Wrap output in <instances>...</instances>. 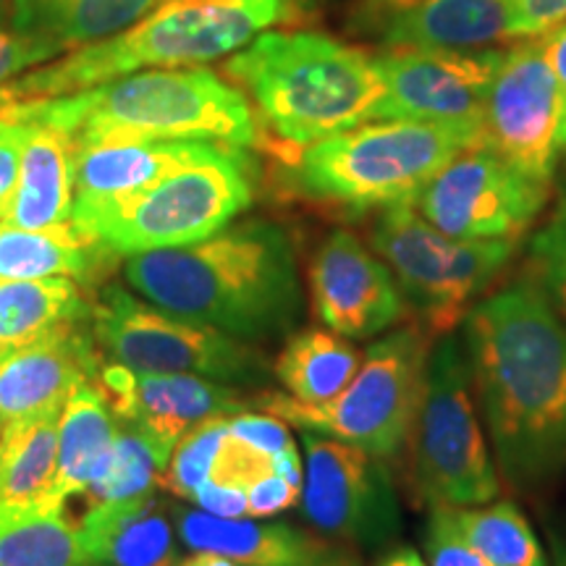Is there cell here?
I'll return each mask as SVG.
<instances>
[{"label": "cell", "instance_id": "obj_1", "mask_svg": "<svg viewBox=\"0 0 566 566\" xmlns=\"http://www.w3.org/2000/svg\"><path fill=\"white\" fill-rule=\"evenodd\" d=\"M462 349L495 467L516 491L566 475V323L535 283L501 289L467 313Z\"/></svg>", "mask_w": 566, "mask_h": 566}, {"label": "cell", "instance_id": "obj_2", "mask_svg": "<svg viewBox=\"0 0 566 566\" xmlns=\"http://www.w3.org/2000/svg\"><path fill=\"white\" fill-rule=\"evenodd\" d=\"M124 275L155 307L244 342L292 334L304 310L292 239L263 218L197 244L132 254Z\"/></svg>", "mask_w": 566, "mask_h": 566}, {"label": "cell", "instance_id": "obj_3", "mask_svg": "<svg viewBox=\"0 0 566 566\" xmlns=\"http://www.w3.org/2000/svg\"><path fill=\"white\" fill-rule=\"evenodd\" d=\"M0 116L51 126L74 147L101 142H216L260 145V122L237 84L202 66L147 69L97 87L13 103Z\"/></svg>", "mask_w": 566, "mask_h": 566}, {"label": "cell", "instance_id": "obj_4", "mask_svg": "<svg viewBox=\"0 0 566 566\" xmlns=\"http://www.w3.org/2000/svg\"><path fill=\"white\" fill-rule=\"evenodd\" d=\"M223 71L294 150L375 122L386 92L378 53L313 30L258 34Z\"/></svg>", "mask_w": 566, "mask_h": 566}, {"label": "cell", "instance_id": "obj_5", "mask_svg": "<svg viewBox=\"0 0 566 566\" xmlns=\"http://www.w3.org/2000/svg\"><path fill=\"white\" fill-rule=\"evenodd\" d=\"M294 9L296 0H166L129 30L76 48L3 84L0 111L13 103L71 95L137 71L229 59L258 34L286 21Z\"/></svg>", "mask_w": 566, "mask_h": 566}, {"label": "cell", "instance_id": "obj_6", "mask_svg": "<svg viewBox=\"0 0 566 566\" xmlns=\"http://www.w3.org/2000/svg\"><path fill=\"white\" fill-rule=\"evenodd\" d=\"M254 200V163L244 147L212 145L139 192L74 202L71 223L113 258L197 244L231 226Z\"/></svg>", "mask_w": 566, "mask_h": 566}, {"label": "cell", "instance_id": "obj_7", "mask_svg": "<svg viewBox=\"0 0 566 566\" xmlns=\"http://www.w3.org/2000/svg\"><path fill=\"white\" fill-rule=\"evenodd\" d=\"M467 147L483 142L449 126L380 118L302 147L292 184L310 200L352 210L415 205L424 184Z\"/></svg>", "mask_w": 566, "mask_h": 566}, {"label": "cell", "instance_id": "obj_8", "mask_svg": "<svg viewBox=\"0 0 566 566\" xmlns=\"http://www.w3.org/2000/svg\"><path fill=\"white\" fill-rule=\"evenodd\" d=\"M428 357V334L409 325L367 346L363 365L336 399L302 405L289 394L265 391L252 396V407L302 430L338 438L367 454L388 459L405 449L412 433Z\"/></svg>", "mask_w": 566, "mask_h": 566}, {"label": "cell", "instance_id": "obj_9", "mask_svg": "<svg viewBox=\"0 0 566 566\" xmlns=\"http://www.w3.org/2000/svg\"><path fill=\"white\" fill-rule=\"evenodd\" d=\"M412 493L430 509L483 506L499 495V475L480 430L462 342L443 336L428 357L412 433Z\"/></svg>", "mask_w": 566, "mask_h": 566}, {"label": "cell", "instance_id": "obj_10", "mask_svg": "<svg viewBox=\"0 0 566 566\" xmlns=\"http://www.w3.org/2000/svg\"><path fill=\"white\" fill-rule=\"evenodd\" d=\"M370 247L391 268L424 334L446 336L514 258L516 239L449 237L405 202L380 210L370 226Z\"/></svg>", "mask_w": 566, "mask_h": 566}, {"label": "cell", "instance_id": "obj_11", "mask_svg": "<svg viewBox=\"0 0 566 566\" xmlns=\"http://www.w3.org/2000/svg\"><path fill=\"white\" fill-rule=\"evenodd\" d=\"M90 334L103 359L137 373H189L237 388L263 386L273 375L254 344L176 317L122 286H108L92 304Z\"/></svg>", "mask_w": 566, "mask_h": 566}, {"label": "cell", "instance_id": "obj_12", "mask_svg": "<svg viewBox=\"0 0 566 566\" xmlns=\"http://www.w3.org/2000/svg\"><path fill=\"white\" fill-rule=\"evenodd\" d=\"M302 446L304 520L354 548L394 543L405 520L388 467L359 446L313 430H304Z\"/></svg>", "mask_w": 566, "mask_h": 566}, {"label": "cell", "instance_id": "obj_13", "mask_svg": "<svg viewBox=\"0 0 566 566\" xmlns=\"http://www.w3.org/2000/svg\"><path fill=\"white\" fill-rule=\"evenodd\" d=\"M548 187L488 147H467L424 184L415 208L449 237L516 239L541 216Z\"/></svg>", "mask_w": 566, "mask_h": 566}, {"label": "cell", "instance_id": "obj_14", "mask_svg": "<svg viewBox=\"0 0 566 566\" xmlns=\"http://www.w3.org/2000/svg\"><path fill=\"white\" fill-rule=\"evenodd\" d=\"M504 51L386 48L378 53L386 92L380 118H405L475 134L483 142L488 92Z\"/></svg>", "mask_w": 566, "mask_h": 566}, {"label": "cell", "instance_id": "obj_15", "mask_svg": "<svg viewBox=\"0 0 566 566\" xmlns=\"http://www.w3.org/2000/svg\"><path fill=\"white\" fill-rule=\"evenodd\" d=\"M558 122V90L541 40H520L504 51L488 92L483 147L522 174L551 184L564 158Z\"/></svg>", "mask_w": 566, "mask_h": 566}, {"label": "cell", "instance_id": "obj_16", "mask_svg": "<svg viewBox=\"0 0 566 566\" xmlns=\"http://www.w3.org/2000/svg\"><path fill=\"white\" fill-rule=\"evenodd\" d=\"M103 394L118 422L145 430L174 454L184 433L212 417H231L252 409L242 388L189 373H137L101 359L90 380Z\"/></svg>", "mask_w": 566, "mask_h": 566}, {"label": "cell", "instance_id": "obj_17", "mask_svg": "<svg viewBox=\"0 0 566 566\" xmlns=\"http://www.w3.org/2000/svg\"><path fill=\"white\" fill-rule=\"evenodd\" d=\"M315 313L344 338H373L399 323L407 302L391 268L349 231H331L310 260Z\"/></svg>", "mask_w": 566, "mask_h": 566}, {"label": "cell", "instance_id": "obj_18", "mask_svg": "<svg viewBox=\"0 0 566 566\" xmlns=\"http://www.w3.org/2000/svg\"><path fill=\"white\" fill-rule=\"evenodd\" d=\"M101 359L95 338L82 331V323L0 357L3 424L61 417L71 391L95 378Z\"/></svg>", "mask_w": 566, "mask_h": 566}, {"label": "cell", "instance_id": "obj_19", "mask_svg": "<svg viewBox=\"0 0 566 566\" xmlns=\"http://www.w3.org/2000/svg\"><path fill=\"white\" fill-rule=\"evenodd\" d=\"M171 514L184 546L221 554L237 566H363L349 543L286 522L223 520L187 506H176Z\"/></svg>", "mask_w": 566, "mask_h": 566}, {"label": "cell", "instance_id": "obj_20", "mask_svg": "<svg viewBox=\"0 0 566 566\" xmlns=\"http://www.w3.org/2000/svg\"><path fill=\"white\" fill-rule=\"evenodd\" d=\"M80 546L84 566H179L168 506L153 493L90 506Z\"/></svg>", "mask_w": 566, "mask_h": 566}, {"label": "cell", "instance_id": "obj_21", "mask_svg": "<svg viewBox=\"0 0 566 566\" xmlns=\"http://www.w3.org/2000/svg\"><path fill=\"white\" fill-rule=\"evenodd\" d=\"M216 142H101L74 147V202L139 192L189 166Z\"/></svg>", "mask_w": 566, "mask_h": 566}, {"label": "cell", "instance_id": "obj_22", "mask_svg": "<svg viewBox=\"0 0 566 566\" xmlns=\"http://www.w3.org/2000/svg\"><path fill=\"white\" fill-rule=\"evenodd\" d=\"M74 210V142L51 126L30 124L19 179L0 223L19 229H53Z\"/></svg>", "mask_w": 566, "mask_h": 566}, {"label": "cell", "instance_id": "obj_23", "mask_svg": "<svg viewBox=\"0 0 566 566\" xmlns=\"http://www.w3.org/2000/svg\"><path fill=\"white\" fill-rule=\"evenodd\" d=\"M384 48L478 51L512 38V0H422L378 30Z\"/></svg>", "mask_w": 566, "mask_h": 566}, {"label": "cell", "instance_id": "obj_24", "mask_svg": "<svg viewBox=\"0 0 566 566\" xmlns=\"http://www.w3.org/2000/svg\"><path fill=\"white\" fill-rule=\"evenodd\" d=\"M116 430V415L90 380L71 391L59 417V454H55L53 483L42 499L45 512H61L71 495L87 491L92 478L105 462Z\"/></svg>", "mask_w": 566, "mask_h": 566}, {"label": "cell", "instance_id": "obj_25", "mask_svg": "<svg viewBox=\"0 0 566 566\" xmlns=\"http://www.w3.org/2000/svg\"><path fill=\"white\" fill-rule=\"evenodd\" d=\"M158 0H11L9 24L61 53L129 30Z\"/></svg>", "mask_w": 566, "mask_h": 566}, {"label": "cell", "instance_id": "obj_26", "mask_svg": "<svg viewBox=\"0 0 566 566\" xmlns=\"http://www.w3.org/2000/svg\"><path fill=\"white\" fill-rule=\"evenodd\" d=\"M111 258L108 250L71 221L38 231L0 223V283L55 275L90 279Z\"/></svg>", "mask_w": 566, "mask_h": 566}, {"label": "cell", "instance_id": "obj_27", "mask_svg": "<svg viewBox=\"0 0 566 566\" xmlns=\"http://www.w3.org/2000/svg\"><path fill=\"white\" fill-rule=\"evenodd\" d=\"M92 304L84 300L74 279L3 281L0 283V357L30 346L40 338L82 323L90 317Z\"/></svg>", "mask_w": 566, "mask_h": 566}, {"label": "cell", "instance_id": "obj_28", "mask_svg": "<svg viewBox=\"0 0 566 566\" xmlns=\"http://www.w3.org/2000/svg\"><path fill=\"white\" fill-rule=\"evenodd\" d=\"M363 365V352L325 328H304L289 336L273 363L275 380L302 405H325L349 386Z\"/></svg>", "mask_w": 566, "mask_h": 566}, {"label": "cell", "instance_id": "obj_29", "mask_svg": "<svg viewBox=\"0 0 566 566\" xmlns=\"http://www.w3.org/2000/svg\"><path fill=\"white\" fill-rule=\"evenodd\" d=\"M59 417L3 424L0 433V506H40L53 483Z\"/></svg>", "mask_w": 566, "mask_h": 566}, {"label": "cell", "instance_id": "obj_30", "mask_svg": "<svg viewBox=\"0 0 566 566\" xmlns=\"http://www.w3.org/2000/svg\"><path fill=\"white\" fill-rule=\"evenodd\" d=\"M0 566H84L80 525L40 506H0Z\"/></svg>", "mask_w": 566, "mask_h": 566}, {"label": "cell", "instance_id": "obj_31", "mask_svg": "<svg viewBox=\"0 0 566 566\" xmlns=\"http://www.w3.org/2000/svg\"><path fill=\"white\" fill-rule=\"evenodd\" d=\"M438 512L467 546L475 548L495 566H548L541 541L512 501H495L491 506L438 509Z\"/></svg>", "mask_w": 566, "mask_h": 566}, {"label": "cell", "instance_id": "obj_32", "mask_svg": "<svg viewBox=\"0 0 566 566\" xmlns=\"http://www.w3.org/2000/svg\"><path fill=\"white\" fill-rule=\"evenodd\" d=\"M108 454L97 475L92 478L84 499L87 506L111 504V501L134 499V495L153 493V488L163 480L171 451L147 436L145 430L134 428L129 422H118Z\"/></svg>", "mask_w": 566, "mask_h": 566}, {"label": "cell", "instance_id": "obj_33", "mask_svg": "<svg viewBox=\"0 0 566 566\" xmlns=\"http://www.w3.org/2000/svg\"><path fill=\"white\" fill-rule=\"evenodd\" d=\"M226 436H229V417H212L184 433L181 441L176 443L171 462L163 472L160 485L181 499H192L197 488L210 480L212 464H216Z\"/></svg>", "mask_w": 566, "mask_h": 566}, {"label": "cell", "instance_id": "obj_34", "mask_svg": "<svg viewBox=\"0 0 566 566\" xmlns=\"http://www.w3.org/2000/svg\"><path fill=\"white\" fill-rule=\"evenodd\" d=\"M527 281L566 323V223L554 221L527 244Z\"/></svg>", "mask_w": 566, "mask_h": 566}, {"label": "cell", "instance_id": "obj_35", "mask_svg": "<svg viewBox=\"0 0 566 566\" xmlns=\"http://www.w3.org/2000/svg\"><path fill=\"white\" fill-rule=\"evenodd\" d=\"M271 472H275L271 454H265V451L254 449V446L239 441V438H233L229 433L221 446V451H218L216 464H212L210 480L247 491L252 483L271 475Z\"/></svg>", "mask_w": 566, "mask_h": 566}, {"label": "cell", "instance_id": "obj_36", "mask_svg": "<svg viewBox=\"0 0 566 566\" xmlns=\"http://www.w3.org/2000/svg\"><path fill=\"white\" fill-rule=\"evenodd\" d=\"M59 55L61 51L51 42L13 30L11 24H0V87L32 71L38 63L42 66V63L59 59Z\"/></svg>", "mask_w": 566, "mask_h": 566}, {"label": "cell", "instance_id": "obj_37", "mask_svg": "<svg viewBox=\"0 0 566 566\" xmlns=\"http://www.w3.org/2000/svg\"><path fill=\"white\" fill-rule=\"evenodd\" d=\"M424 554H428V566H495L475 548L467 546L462 537L446 525L438 509L430 512L428 530H424Z\"/></svg>", "mask_w": 566, "mask_h": 566}, {"label": "cell", "instance_id": "obj_38", "mask_svg": "<svg viewBox=\"0 0 566 566\" xmlns=\"http://www.w3.org/2000/svg\"><path fill=\"white\" fill-rule=\"evenodd\" d=\"M229 433L239 441L265 451V454H281V451L294 449V438L281 417L258 415V412H239L229 417Z\"/></svg>", "mask_w": 566, "mask_h": 566}, {"label": "cell", "instance_id": "obj_39", "mask_svg": "<svg viewBox=\"0 0 566 566\" xmlns=\"http://www.w3.org/2000/svg\"><path fill=\"white\" fill-rule=\"evenodd\" d=\"M566 21V0H512V38L535 40Z\"/></svg>", "mask_w": 566, "mask_h": 566}, {"label": "cell", "instance_id": "obj_40", "mask_svg": "<svg viewBox=\"0 0 566 566\" xmlns=\"http://www.w3.org/2000/svg\"><path fill=\"white\" fill-rule=\"evenodd\" d=\"M302 488L289 483L286 478H281L279 472L260 478L258 483L247 488V516L252 520H265V516L281 514L286 509L300 504Z\"/></svg>", "mask_w": 566, "mask_h": 566}, {"label": "cell", "instance_id": "obj_41", "mask_svg": "<svg viewBox=\"0 0 566 566\" xmlns=\"http://www.w3.org/2000/svg\"><path fill=\"white\" fill-rule=\"evenodd\" d=\"M27 137H30V124L11 122V118L0 116V216H3L6 205H9L13 195V187H17Z\"/></svg>", "mask_w": 566, "mask_h": 566}, {"label": "cell", "instance_id": "obj_42", "mask_svg": "<svg viewBox=\"0 0 566 566\" xmlns=\"http://www.w3.org/2000/svg\"><path fill=\"white\" fill-rule=\"evenodd\" d=\"M189 501L197 509H202V512L223 516V520H242V516H247V491L233 485H221L216 480L202 483Z\"/></svg>", "mask_w": 566, "mask_h": 566}, {"label": "cell", "instance_id": "obj_43", "mask_svg": "<svg viewBox=\"0 0 566 566\" xmlns=\"http://www.w3.org/2000/svg\"><path fill=\"white\" fill-rule=\"evenodd\" d=\"M541 48L543 55H546L551 74L556 80V90H558V111H562V122H558V137H562V147L566 153V21L556 30H551L543 34Z\"/></svg>", "mask_w": 566, "mask_h": 566}, {"label": "cell", "instance_id": "obj_44", "mask_svg": "<svg viewBox=\"0 0 566 566\" xmlns=\"http://www.w3.org/2000/svg\"><path fill=\"white\" fill-rule=\"evenodd\" d=\"M417 3H422V0H363L357 13H354V27L367 32H378L386 21L415 9Z\"/></svg>", "mask_w": 566, "mask_h": 566}, {"label": "cell", "instance_id": "obj_45", "mask_svg": "<svg viewBox=\"0 0 566 566\" xmlns=\"http://www.w3.org/2000/svg\"><path fill=\"white\" fill-rule=\"evenodd\" d=\"M375 566H428L424 558L417 554L412 546H394L391 551H386L384 556L378 558Z\"/></svg>", "mask_w": 566, "mask_h": 566}, {"label": "cell", "instance_id": "obj_46", "mask_svg": "<svg viewBox=\"0 0 566 566\" xmlns=\"http://www.w3.org/2000/svg\"><path fill=\"white\" fill-rule=\"evenodd\" d=\"M551 535V564L548 566H566V520L562 525L548 530Z\"/></svg>", "mask_w": 566, "mask_h": 566}, {"label": "cell", "instance_id": "obj_47", "mask_svg": "<svg viewBox=\"0 0 566 566\" xmlns=\"http://www.w3.org/2000/svg\"><path fill=\"white\" fill-rule=\"evenodd\" d=\"M179 566H237V564L221 554H212V551H195L192 556L179 558Z\"/></svg>", "mask_w": 566, "mask_h": 566}, {"label": "cell", "instance_id": "obj_48", "mask_svg": "<svg viewBox=\"0 0 566 566\" xmlns=\"http://www.w3.org/2000/svg\"><path fill=\"white\" fill-rule=\"evenodd\" d=\"M556 221L566 223V189L562 192V200H558V208H556Z\"/></svg>", "mask_w": 566, "mask_h": 566}, {"label": "cell", "instance_id": "obj_49", "mask_svg": "<svg viewBox=\"0 0 566 566\" xmlns=\"http://www.w3.org/2000/svg\"><path fill=\"white\" fill-rule=\"evenodd\" d=\"M9 3L11 0H0V19H9Z\"/></svg>", "mask_w": 566, "mask_h": 566}, {"label": "cell", "instance_id": "obj_50", "mask_svg": "<svg viewBox=\"0 0 566 566\" xmlns=\"http://www.w3.org/2000/svg\"><path fill=\"white\" fill-rule=\"evenodd\" d=\"M0 433H3V417H0Z\"/></svg>", "mask_w": 566, "mask_h": 566}, {"label": "cell", "instance_id": "obj_51", "mask_svg": "<svg viewBox=\"0 0 566 566\" xmlns=\"http://www.w3.org/2000/svg\"><path fill=\"white\" fill-rule=\"evenodd\" d=\"M564 158H566V153H564Z\"/></svg>", "mask_w": 566, "mask_h": 566}]
</instances>
